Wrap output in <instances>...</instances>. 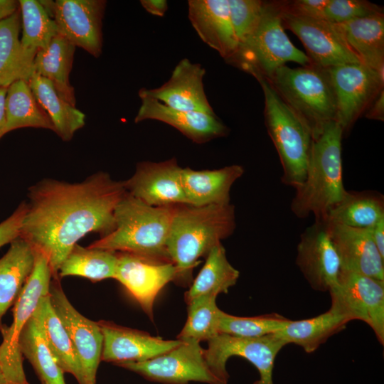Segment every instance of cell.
Returning <instances> with one entry per match:
<instances>
[{
  "mask_svg": "<svg viewBox=\"0 0 384 384\" xmlns=\"http://www.w3.org/2000/svg\"><path fill=\"white\" fill-rule=\"evenodd\" d=\"M124 181L102 171L80 183L45 178L28 188L20 235L48 258L53 278L80 239L90 233L107 235L115 208L126 194Z\"/></svg>",
  "mask_w": 384,
  "mask_h": 384,
  "instance_id": "1",
  "label": "cell"
},
{
  "mask_svg": "<svg viewBox=\"0 0 384 384\" xmlns=\"http://www.w3.org/2000/svg\"><path fill=\"white\" fill-rule=\"evenodd\" d=\"M235 228L234 206L179 205L172 218L166 249L176 268L174 282L183 286L192 283L193 271L201 257Z\"/></svg>",
  "mask_w": 384,
  "mask_h": 384,
  "instance_id": "2",
  "label": "cell"
},
{
  "mask_svg": "<svg viewBox=\"0 0 384 384\" xmlns=\"http://www.w3.org/2000/svg\"><path fill=\"white\" fill-rule=\"evenodd\" d=\"M343 134L338 122L332 121L313 139L304 180L294 188L290 204L297 218L313 214L315 220H322L346 195L341 156Z\"/></svg>",
  "mask_w": 384,
  "mask_h": 384,
  "instance_id": "3",
  "label": "cell"
},
{
  "mask_svg": "<svg viewBox=\"0 0 384 384\" xmlns=\"http://www.w3.org/2000/svg\"><path fill=\"white\" fill-rule=\"evenodd\" d=\"M176 206H149L126 193L115 208L114 230L88 247L171 262L166 244Z\"/></svg>",
  "mask_w": 384,
  "mask_h": 384,
  "instance_id": "4",
  "label": "cell"
},
{
  "mask_svg": "<svg viewBox=\"0 0 384 384\" xmlns=\"http://www.w3.org/2000/svg\"><path fill=\"white\" fill-rule=\"evenodd\" d=\"M255 78L265 97L267 130L282 166L281 180L284 185L296 188L305 178L313 142L311 127L284 102L266 78Z\"/></svg>",
  "mask_w": 384,
  "mask_h": 384,
  "instance_id": "5",
  "label": "cell"
},
{
  "mask_svg": "<svg viewBox=\"0 0 384 384\" xmlns=\"http://www.w3.org/2000/svg\"><path fill=\"white\" fill-rule=\"evenodd\" d=\"M266 79L308 123L313 139L328 123L336 121V100L328 68L312 63L297 68L285 65Z\"/></svg>",
  "mask_w": 384,
  "mask_h": 384,
  "instance_id": "6",
  "label": "cell"
},
{
  "mask_svg": "<svg viewBox=\"0 0 384 384\" xmlns=\"http://www.w3.org/2000/svg\"><path fill=\"white\" fill-rule=\"evenodd\" d=\"M228 62L255 78H265L288 62L302 66L311 64L306 54L296 48L284 32L279 2H265L255 31Z\"/></svg>",
  "mask_w": 384,
  "mask_h": 384,
  "instance_id": "7",
  "label": "cell"
},
{
  "mask_svg": "<svg viewBox=\"0 0 384 384\" xmlns=\"http://www.w3.org/2000/svg\"><path fill=\"white\" fill-rule=\"evenodd\" d=\"M35 264L19 297L14 304L13 321L1 334L0 366L8 384H29L18 346L20 333L33 314L40 299L48 294L53 272L47 257L34 248Z\"/></svg>",
  "mask_w": 384,
  "mask_h": 384,
  "instance_id": "8",
  "label": "cell"
},
{
  "mask_svg": "<svg viewBox=\"0 0 384 384\" xmlns=\"http://www.w3.org/2000/svg\"><path fill=\"white\" fill-rule=\"evenodd\" d=\"M330 309L350 321L360 320L384 343V282L341 270L337 284L329 292Z\"/></svg>",
  "mask_w": 384,
  "mask_h": 384,
  "instance_id": "9",
  "label": "cell"
},
{
  "mask_svg": "<svg viewBox=\"0 0 384 384\" xmlns=\"http://www.w3.org/2000/svg\"><path fill=\"white\" fill-rule=\"evenodd\" d=\"M286 345L274 334L255 338L219 334L208 341L203 355L211 371L223 384H227L229 378L226 363L234 356L246 359L258 370L260 378L253 384H274V361Z\"/></svg>",
  "mask_w": 384,
  "mask_h": 384,
  "instance_id": "10",
  "label": "cell"
},
{
  "mask_svg": "<svg viewBox=\"0 0 384 384\" xmlns=\"http://www.w3.org/2000/svg\"><path fill=\"white\" fill-rule=\"evenodd\" d=\"M117 365L148 380L166 384H223L210 369L200 343L193 341H182L171 350L145 361Z\"/></svg>",
  "mask_w": 384,
  "mask_h": 384,
  "instance_id": "11",
  "label": "cell"
},
{
  "mask_svg": "<svg viewBox=\"0 0 384 384\" xmlns=\"http://www.w3.org/2000/svg\"><path fill=\"white\" fill-rule=\"evenodd\" d=\"M281 16L283 26L297 36L312 64L329 68L344 64L362 63L347 43L337 23L323 18L292 14L282 9Z\"/></svg>",
  "mask_w": 384,
  "mask_h": 384,
  "instance_id": "12",
  "label": "cell"
},
{
  "mask_svg": "<svg viewBox=\"0 0 384 384\" xmlns=\"http://www.w3.org/2000/svg\"><path fill=\"white\" fill-rule=\"evenodd\" d=\"M336 95V121L343 132L383 89V74L363 63L328 68Z\"/></svg>",
  "mask_w": 384,
  "mask_h": 384,
  "instance_id": "13",
  "label": "cell"
},
{
  "mask_svg": "<svg viewBox=\"0 0 384 384\" xmlns=\"http://www.w3.org/2000/svg\"><path fill=\"white\" fill-rule=\"evenodd\" d=\"M49 297L79 359L85 384H96L103 346V335L98 323L85 317L74 308L63 292L59 278L50 282Z\"/></svg>",
  "mask_w": 384,
  "mask_h": 384,
  "instance_id": "14",
  "label": "cell"
},
{
  "mask_svg": "<svg viewBox=\"0 0 384 384\" xmlns=\"http://www.w3.org/2000/svg\"><path fill=\"white\" fill-rule=\"evenodd\" d=\"M296 264L316 291L329 292L337 284L341 262L324 221L315 220L301 234Z\"/></svg>",
  "mask_w": 384,
  "mask_h": 384,
  "instance_id": "15",
  "label": "cell"
},
{
  "mask_svg": "<svg viewBox=\"0 0 384 384\" xmlns=\"http://www.w3.org/2000/svg\"><path fill=\"white\" fill-rule=\"evenodd\" d=\"M105 0H57L52 18L58 33L95 58L102 53Z\"/></svg>",
  "mask_w": 384,
  "mask_h": 384,
  "instance_id": "16",
  "label": "cell"
},
{
  "mask_svg": "<svg viewBox=\"0 0 384 384\" xmlns=\"http://www.w3.org/2000/svg\"><path fill=\"white\" fill-rule=\"evenodd\" d=\"M180 167L175 158L161 161H143L134 174L124 181L126 191L144 203L156 207L187 204Z\"/></svg>",
  "mask_w": 384,
  "mask_h": 384,
  "instance_id": "17",
  "label": "cell"
},
{
  "mask_svg": "<svg viewBox=\"0 0 384 384\" xmlns=\"http://www.w3.org/2000/svg\"><path fill=\"white\" fill-rule=\"evenodd\" d=\"M117 253L114 279L125 287L152 320L156 296L166 284L174 281V265L171 262L154 260L129 253Z\"/></svg>",
  "mask_w": 384,
  "mask_h": 384,
  "instance_id": "18",
  "label": "cell"
},
{
  "mask_svg": "<svg viewBox=\"0 0 384 384\" xmlns=\"http://www.w3.org/2000/svg\"><path fill=\"white\" fill-rule=\"evenodd\" d=\"M205 74L201 65L183 58L168 81L156 88H141L139 97L156 100L177 110L214 114L204 90Z\"/></svg>",
  "mask_w": 384,
  "mask_h": 384,
  "instance_id": "19",
  "label": "cell"
},
{
  "mask_svg": "<svg viewBox=\"0 0 384 384\" xmlns=\"http://www.w3.org/2000/svg\"><path fill=\"white\" fill-rule=\"evenodd\" d=\"M103 335L101 361L118 364L142 362L161 355L182 343L181 340H164L111 321L97 322Z\"/></svg>",
  "mask_w": 384,
  "mask_h": 384,
  "instance_id": "20",
  "label": "cell"
},
{
  "mask_svg": "<svg viewBox=\"0 0 384 384\" xmlns=\"http://www.w3.org/2000/svg\"><path fill=\"white\" fill-rule=\"evenodd\" d=\"M324 223L340 259L341 270L384 282V258L373 242L370 229Z\"/></svg>",
  "mask_w": 384,
  "mask_h": 384,
  "instance_id": "21",
  "label": "cell"
},
{
  "mask_svg": "<svg viewBox=\"0 0 384 384\" xmlns=\"http://www.w3.org/2000/svg\"><path fill=\"white\" fill-rule=\"evenodd\" d=\"M188 11L200 38L228 62L238 49L228 0H189Z\"/></svg>",
  "mask_w": 384,
  "mask_h": 384,
  "instance_id": "22",
  "label": "cell"
},
{
  "mask_svg": "<svg viewBox=\"0 0 384 384\" xmlns=\"http://www.w3.org/2000/svg\"><path fill=\"white\" fill-rule=\"evenodd\" d=\"M140 99L135 123L149 119L166 123L196 144H203L227 134L228 128L215 113L177 110L154 99Z\"/></svg>",
  "mask_w": 384,
  "mask_h": 384,
  "instance_id": "23",
  "label": "cell"
},
{
  "mask_svg": "<svg viewBox=\"0 0 384 384\" xmlns=\"http://www.w3.org/2000/svg\"><path fill=\"white\" fill-rule=\"evenodd\" d=\"M243 174V167L237 164L213 170L182 168L181 183L188 205L200 207L230 203L231 187Z\"/></svg>",
  "mask_w": 384,
  "mask_h": 384,
  "instance_id": "24",
  "label": "cell"
},
{
  "mask_svg": "<svg viewBox=\"0 0 384 384\" xmlns=\"http://www.w3.org/2000/svg\"><path fill=\"white\" fill-rule=\"evenodd\" d=\"M35 264V250L31 244L18 237L10 242L6 253L0 258V331L6 326L2 322L8 309L14 304Z\"/></svg>",
  "mask_w": 384,
  "mask_h": 384,
  "instance_id": "25",
  "label": "cell"
},
{
  "mask_svg": "<svg viewBox=\"0 0 384 384\" xmlns=\"http://www.w3.org/2000/svg\"><path fill=\"white\" fill-rule=\"evenodd\" d=\"M345 39L361 60L373 70L384 73V16L383 12L338 24Z\"/></svg>",
  "mask_w": 384,
  "mask_h": 384,
  "instance_id": "26",
  "label": "cell"
},
{
  "mask_svg": "<svg viewBox=\"0 0 384 384\" xmlns=\"http://www.w3.org/2000/svg\"><path fill=\"white\" fill-rule=\"evenodd\" d=\"M75 46L58 33L48 46L36 55L33 74L48 80L58 95L75 107L74 88L69 77L72 70Z\"/></svg>",
  "mask_w": 384,
  "mask_h": 384,
  "instance_id": "27",
  "label": "cell"
},
{
  "mask_svg": "<svg viewBox=\"0 0 384 384\" xmlns=\"http://www.w3.org/2000/svg\"><path fill=\"white\" fill-rule=\"evenodd\" d=\"M40 323L50 351L60 369L85 384L82 367L68 334L55 312L48 294L42 297L33 313Z\"/></svg>",
  "mask_w": 384,
  "mask_h": 384,
  "instance_id": "28",
  "label": "cell"
},
{
  "mask_svg": "<svg viewBox=\"0 0 384 384\" xmlns=\"http://www.w3.org/2000/svg\"><path fill=\"white\" fill-rule=\"evenodd\" d=\"M350 321L329 309L316 316L297 321L290 320L274 334L287 345L294 343L311 353L331 336L343 330Z\"/></svg>",
  "mask_w": 384,
  "mask_h": 384,
  "instance_id": "29",
  "label": "cell"
},
{
  "mask_svg": "<svg viewBox=\"0 0 384 384\" xmlns=\"http://www.w3.org/2000/svg\"><path fill=\"white\" fill-rule=\"evenodd\" d=\"M384 218L383 197L369 191H347L322 221L355 228L370 229Z\"/></svg>",
  "mask_w": 384,
  "mask_h": 384,
  "instance_id": "30",
  "label": "cell"
},
{
  "mask_svg": "<svg viewBox=\"0 0 384 384\" xmlns=\"http://www.w3.org/2000/svg\"><path fill=\"white\" fill-rule=\"evenodd\" d=\"M28 84L51 119L55 132L63 141L71 140L74 134L85 125V114L63 100L48 80L33 74Z\"/></svg>",
  "mask_w": 384,
  "mask_h": 384,
  "instance_id": "31",
  "label": "cell"
},
{
  "mask_svg": "<svg viewBox=\"0 0 384 384\" xmlns=\"http://www.w3.org/2000/svg\"><path fill=\"white\" fill-rule=\"evenodd\" d=\"M205 258L203 267L185 293L187 304L202 296L217 297L227 293L239 278L240 272L229 262L221 242L214 246Z\"/></svg>",
  "mask_w": 384,
  "mask_h": 384,
  "instance_id": "32",
  "label": "cell"
},
{
  "mask_svg": "<svg viewBox=\"0 0 384 384\" xmlns=\"http://www.w3.org/2000/svg\"><path fill=\"white\" fill-rule=\"evenodd\" d=\"M6 134L19 128L34 127L52 130L53 124L38 103L27 81L20 80L7 88Z\"/></svg>",
  "mask_w": 384,
  "mask_h": 384,
  "instance_id": "33",
  "label": "cell"
},
{
  "mask_svg": "<svg viewBox=\"0 0 384 384\" xmlns=\"http://www.w3.org/2000/svg\"><path fill=\"white\" fill-rule=\"evenodd\" d=\"M18 346L23 357L32 365L41 383L65 384L64 373L58 366L43 329L33 314L20 333Z\"/></svg>",
  "mask_w": 384,
  "mask_h": 384,
  "instance_id": "34",
  "label": "cell"
},
{
  "mask_svg": "<svg viewBox=\"0 0 384 384\" xmlns=\"http://www.w3.org/2000/svg\"><path fill=\"white\" fill-rule=\"evenodd\" d=\"M21 18L18 9L0 21V86L9 87L15 81H28L33 70L26 63L19 38Z\"/></svg>",
  "mask_w": 384,
  "mask_h": 384,
  "instance_id": "35",
  "label": "cell"
},
{
  "mask_svg": "<svg viewBox=\"0 0 384 384\" xmlns=\"http://www.w3.org/2000/svg\"><path fill=\"white\" fill-rule=\"evenodd\" d=\"M22 36L20 39L23 58L33 70L37 52L46 48L58 34L53 18L46 12L38 1L20 0Z\"/></svg>",
  "mask_w": 384,
  "mask_h": 384,
  "instance_id": "36",
  "label": "cell"
},
{
  "mask_svg": "<svg viewBox=\"0 0 384 384\" xmlns=\"http://www.w3.org/2000/svg\"><path fill=\"white\" fill-rule=\"evenodd\" d=\"M117 262V252L76 244L61 264L58 275L59 278L79 276L93 282L114 279Z\"/></svg>",
  "mask_w": 384,
  "mask_h": 384,
  "instance_id": "37",
  "label": "cell"
},
{
  "mask_svg": "<svg viewBox=\"0 0 384 384\" xmlns=\"http://www.w3.org/2000/svg\"><path fill=\"white\" fill-rule=\"evenodd\" d=\"M215 296H202L188 304L186 321L177 338L200 343L208 341L219 334L220 310Z\"/></svg>",
  "mask_w": 384,
  "mask_h": 384,
  "instance_id": "38",
  "label": "cell"
},
{
  "mask_svg": "<svg viewBox=\"0 0 384 384\" xmlns=\"http://www.w3.org/2000/svg\"><path fill=\"white\" fill-rule=\"evenodd\" d=\"M289 321L277 313L247 317L236 316L221 311L218 331L219 334L238 337H261L278 332Z\"/></svg>",
  "mask_w": 384,
  "mask_h": 384,
  "instance_id": "39",
  "label": "cell"
},
{
  "mask_svg": "<svg viewBox=\"0 0 384 384\" xmlns=\"http://www.w3.org/2000/svg\"><path fill=\"white\" fill-rule=\"evenodd\" d=\"M228 4L238 48L251 37L257 27L265 2L260 0H228Z\"/></svg>",
  "mask_w": 384,
  "mask_h": 384,
  "instance_id": "40",
  "label": "cell"
},
{
  "mask_svg": "<svg viewBox=\"0 0 384 384\" xmlns=\"http://www.w3.org/2000/svg\"><path fill=\"white\" fill-rule=\"evenodd\" d=\"M382 11L380 7L367 1L329 0L324 11L323 18L339 24Z\"/></svg>",
  "mask_w": 384,
  "mask_h": 384,
  "instance_id": "41",
  "label": "cell"
},
{
  "mask_svg": "<svg viewBox=\"0 0 384 384\" xmlns=\"http://www.w3.org/2000/svg\"><path fill=\"white\" fill-rule=\"evenodd\" d=\"M329 0H297L279 2L282 10L285 12L308 17L323 18L324 11Z\"/></svg>",
  "mask_w": 384,
  "mask_h": 384,
  "instance_id": "42",
  "label": "cell"
},
{
  "mask_svg": "<svg viewBox=\"0 0 384 384\" xmlns=\"http://www.w3.org/2000/svg\"><path fill=\"white\" fill-rule=\"evenodd\" d=\"M26 209V203H21L8 218L0 223V247L19 237Z\"/></svg>",
  "mask_w": 384,
  "mask_h": 384,
  "instance_id": "43",
  "label": "cell"
},
{
  "mask_svg": "<svg viewBox=\"0 0 384 384\" xmlns=\"http://www.w3.org/2000/svg\"><path fill=\"white\" fill-rule=\"evenodd\" d=\"M140 4L148 13L156 16H164L168 9L166 0H141Z\"/></svg>",
  "mask_w": 384,
  "mask_h": 384,
  "instance_id": "44",
  "label": "cell"
},
{
  "mask_svg": "<svg viewBox=\"0 0 384 384\" xmlns=\"http://www.w3.org/2000/svg\"><path fill=\"white\" fill-rule=\"evenodd\" d=\"M366 117L369 119L383 121L384 119V90L383 89L374 100L373 105Z\"/></svg>",
  "mask_w": 384,
  "mask_h": 384,
  "instance_id": "45",
  "label": "cell"
},
{
  "mask_svg": "<svg viewBox=\"0 0 384 384\" xmlns=\"http://www.w3.org/2000/svg\"><path fill=\"white\" fill-rule=\"evenodd\" d=\"M371 235L380 254L384 258V218L372 228Z\"/></svg>",
  "mask_w": 384,
  "mask_h": 384,
  "instance_id": "46",
  "label": "cell"
},
{
  "mask_svg": "<svg viewBox=\"0 0 384 384\" xmlns=\"http://www.w3.org/2000/svg\"><path fill=\"white\" fill-rule=\"evenodd\" d=\"M19 9V1L0 0V21L12 16Z\"/></svg>",
  "mask_w": 384,
  "mask_h": 384,
  "instance_id": "47",
  "label": "cell"
},
{
  "mask_svg": "<svg viewBox=\"0 0 384 384\" xmlns=\"http://www.w3.org/2000/svg\"><path fill=\"white\" fill-rule=\"evenodd\" d=\"M7 88V87L0 86V139L6 134V97Z\"/></svg>",
  "mask_w": 384,
  "mask_h": 384,
  "instance_id": "48",
  "label": "cell"
},
{
  "mask_svg": "<svg viewBox=\"0 0 384 384\" xmlns=\"http://www.w3.org/2000/svg\"><path fill=\"white\" fill-rule=\"evenodd\" d=\"M0 384H8L1 366H0Z\"/></svg>",
  "mask_w": 384,
  "mask_h": 384,
  "instance_id": "49",
  "label": "cell"
},
{
  "mask_svg": "<svg viewBox=\"0 0 384 384\" xmlns=\"http://www.w3.org/2000/svg\"><path fill=\"white\" fill-rule=\"evenodd\" d=\"M41 384H46V383H41Z\"/></svg>",
  "mask_w": 384,
  "mask_h": 384,
  "instance_id": "50",
  "label": "cell"
}]
</instances>
